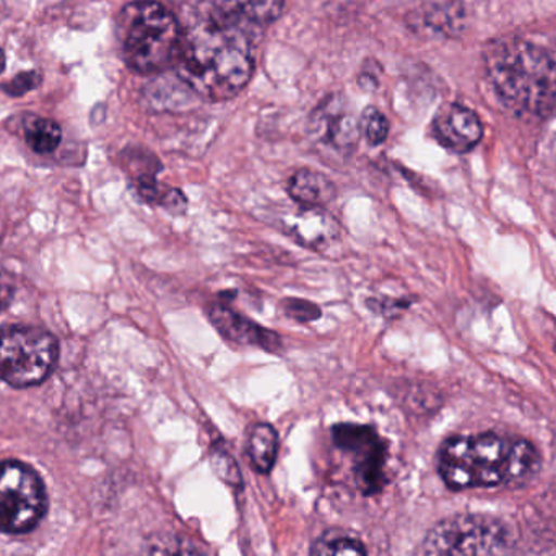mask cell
Segmentation results:
<instances>
[{
	"label": "cell",
	"instance_id": "obj_26",
	"mask_svg": "<svg viewBox=\"0 0 556 556\" xmlns=\"http://www.w3.org/2000/svg\"><path fill=\"white\" fill-rule=\"evenodd\" d=\"M556 350V349H555Z\"/></svg>",
	"mask_w": 556,
	"mask_h": 556
},
{
	"label": "cell",
	"instance_id": "obj_3",
	"mask_svg": "<svg viewBox=\"0 0 556 556\" xmlns=\"http://www.w3.org/2000/svg\"><path fill=\"white\" fill-rule=\"evenodd\" d=\"M486 75L500 100L518 114L547 117L556 111V59L526 39H500L485 54Z\"/></svg>",
	"mask_w": 556,
	"mask_h": 556
},
{
	"label": "cell",
	"instance_id": "obj_1",
	"mask_svg": "<svg viewBox=\"0 0 556 556\" xmlns=\"http://www.w3.org/2000/svg\"><path fill=\"white\" fill-rule=\"evenodd\" d=\"M179 77L208 101H227L250 84L254 71L250 35L214 15L182 31L176 58Z\"/></svg>",
	"mask_w": 556,
	"mask_h": 556
},
{
	"label": "cell",
	"instance_id": "obj_6",
	"mask_svg": "<svg viewBox=\"0 0 556 556\" xmlns=\"http://www.w3.org/2000/svg\"><path fill=\"white\" fill-rule=\"evenodd\" d=\"M59 358V343L38 327L9 326L0 329V381L23 389L41 384Z\"/></svg>",
	"mask_w": 556,
	"mask_h": 556
},
{
	"label": "cell",
	"instance_id": "obj_10",
	"mask_svg": "<svg viewBox=\"0 0 556 556\" xmlns=\"http://www.w3.org/2000/svg\"><path fill=\"white\" fill-rule=\"evenodd\" d=\"M438 142L456 153L469 152L482 140L483 126L469 108L451 103L438 111L433 121Z\"/></svg>",
	"mask_w": 556,
	"mask_h": 556
},
{
	"label": "cell",
	"instance_id": "obj_8",
	"mask_svg": "<svg viewBox=\"0 0 556 556\" xmlns=\"http://www.w3.org/2000/svg\"><path fill=\"white\" fill-rule=\"evenodd\" d=\"M336 446L352 459L356 486L363 495H376L388 483L384 440L366 425L342 424L332 428Z\"/></svg>",
	"mask_w": 556,
	"mask_h": 556
},
{
	"label": "cell",
	"instance_id": "obj_18",
	"mask_svg": "<svg viewBox=\"0 0 556 556\" xmlns=\"http://www.w3.org/2000/svg\"><path fill=\"white\" fill-rule=\"evenodd\" d=\"M359 134L365 137L369 146H381L389 136V121L381 111L376 108H366L359 117Z\"/></svg>",
	"mask_w": 556,
	"mask_h": 556
},
{
	"label": "cell",
	"instance_id": "obj_16",
	"mask_svg": "<svg viewBox=\"0 0 556 556\" xmlns=\"http://www.w3.org/2000/svg\"><path fill=\"white\" fill-rule=\"evenodd\" d=\"M25 140L38 155H49L62 140V129L55 121L33 117L25 126Z\"/></svg>",
	"mask_w": 556,
	"mask_h": 556
},
{
	"label": "cell",
	"instance_id": "obj_24",
	"mask_svg": "<svg viewBox=\"0 0 556 556\" xmlns=\"http://www.w3.org/2000/svg\"><path fill=\"white\" fill-rule=\"evenodd\" d=\"M10 298V290L9 287H7L5 281H3V278L0 277V309H2L3 306H5L7 301H9Z\"/></svg>",
	"mask_w": 556,
	"mask_h": 556
},
{
	"label": "cell",
	"instance_id": "obj_14",
	"mask_svg": "<svg viewBox=\"0 0 556 556\" xmlns=\"http://www.w3.org/2000/svg\"><path fill=\"white\" fill-rule=\"evenodd\" d=\"M287 191L301 207L324 208L337 198L336 185L326 175L313 169H298L291 175Z\"/></svg>",
	"mask_w": 556,
	"mask_h": 556
},
{
	"label": "cell",
	"instance_id": "obj_21",
	"mask_svg": "<svg viewBox=\"0 0 556 556\" xmlns=\"http://www.w3.org/2000/svg\"><path fill=\"white\" fill-rule=\"evenodd\" d=\"M41 85V74L38 72L29 71L22 72V74L16 75L12 80L7 81L3 85V91L10 97H23V94L29 93V91L35 90Z\"/></svg>",
	"mask_w": 556,
	"mask_h": 556
},
{
	"label": "cell",
	"instance_id": "obj_22",
	"mask_svg": "<svg viewBox=\"0 0 556 556\" xmlns=\"http://www.w3.org/2000/svg\"><path fill=\"white\" fill-rule=\"evenodd\" d=\"M212 464H214L215 470L218 476L225 480V482L240 483L241 473L238 470L237 464H235L233 457L225 451L215 450L214 456H212Z\"/></svg>",
	"mask_w": 556,
	"mask_h": 556
},
{
	"label": "cell",
	"instance_id": "obj_9",
	"mask_svg": "<svg viewBox=\"0 0 556 556\" xmlns=\"http://www.w3.org/2000/svg\"><path fill=\"white\" fill-rule=\"evenodd\" d=\"M280 228L303 247L323 250L339 240L342 233L339 220L319 207H300L280 217Z\"/></svg>",
	"mask_w": 556,
	"mask_h": 556
},
{
	"label": "cell",
	"instance_id": "obj_7",
	"mask_svg": "<svg viewBox=\"0 0 556 556\" xmlns=\"http://www.w3.org/2000/svg\"><path fill=\"white\" fill-rule=\"evenodd\" d=\"M48 508L45 483L18 460L0 464V532L25 534L41 521Z\"/></svg>",
	"mask_w": 556,
	"mask_h": 556
},
{
	"label": "cell",
	"instance_id": "obj_23",
	"mask_svg": "<svg viewBox=\"0 0 556 556\" xmlns=\"http://www.w3.org/2000/svg\"><path fill=\"white\" fill-rule=\"evenodd\" d=\"M368 306L371 307V309H375L376 313L382 314V316H389V309H392V314H397L399 309H404V307H407V303L405 301H397V300H388V298H382V300L379 301H368Z\"/></svg>",
	"mask_w": 556,
	"mask_h": 556
},
{
	"label": "cell",
	"instance_id": "obj_5",
	"mask_svg": "<svg viewBox=\"0 0 556 556\" xmlns=\"http://www.w3.org/2000/svg\"><path fill=\"white\" fill-rule=\"evenodd\" d=\"M513 534L492 516L463 515L444 519L428 532L424 556H508Z\"/></svg>",
	"mask_w": 556,
	"mask_h": 556
},
{
	"label": "cell",
	"instance_id": "obj_19",
	"mask_svg": "<svg viewBox=\"0 0 556 556\" xmlns=\"http://www.w3.org/2000/svg\"><path fill=\"white\" fill-rule=\"evenodd\" d=\"M153 556H207L198 547L185 539L169 538L153 545Z\"/></svg>",
	"mask_w": 556,
	"mask_h": 556
},
{
	"label": "cell",
	"instance_id": "obj_12",
	"mask_svg": "<svg viewBox=\"0 0 556 556\" xmlns=\"http://www.w3.org/2000/svg\"><path fill=\"white\" fill-rule=\"evenodd\" d=\"M215 18L250 33L280 16L285 0H207Z\"/></svg>",
	"mask_w": 556,
	"mask_h": 556
},
{
	"label": "cell",
	"instance_id": "obj_17",
	"mask_svg": "<svg viewBox=\"0 0 556 556\" xmlns=\"http://www.w3.org/2000/svg\"><path fill=\"white\" fill-rule=\"evenodd\" d=\"M309 556H366L362 542L349 535L326 534L311 548Z\"/></svg>",
	"mask_w": 556,
	"mask_h": 556
},
{
	"label": "cell",
	"instance_id": "obj_2",
	"mask_svg": "<svg viewBox=\"0 0 556 556\" xmlns=\"http://www.w3.org/2000/svg\"><path fill=\"white\" fill-rule=\"evenodd\" d=\"M541 467L529 441L495 433L454 437L440 451V473L453 490L490 489L528 479Z\"/></svg>",
	"mask_w": 556,
	"mask_h": 556
},
{
	"label": "cell",
	"instance_id": "obj_15",
	"mask_svg": "<svg viewBox=\"0 0 556 556\" xmlns=\"http://www.w3.org/2000/svg\"><path fill=\"white\" fill-rule=\"evenodd\" d=\"M278 434L273 425L256 424L248 437V456L254 469L261 473L273 470L277 460Z\"/></svg>",
	"mask_w": 556,
	"mask_h": 556
},
{
	"label": "cell",
	"instance_id": "obj_11",
	"mask_svg": "<svg viewBox=\"0 0 556 556\" xmlns=\"http://www.w3.org/2000/svg\"><path fill=\"white\" fill-rule=\"evenodd\" d=\"M208 319L218 333L230 342L260 346L269 353H280L283 350V343L278 333L248 319L247 316L225 304H214L208 309Z\"/></svg>",
	"mask_w": 556,
	"mask_h": 556
},
{
	"label": "cell",
	"instance_id": "obj_13",
	"mask_svg": "<svg viewBox=\"0 0 556 556\" xmlns=\"http://www.w3.org/2000/svg\"><path fill=\"white\" fill-rule=\"evenodd\" d=\"M316 132L339 150L353 149L358 143L359 127L339 98H329L313 116Z\"/></svg>",
	"mask_w": 556,
	"mask_h": 556
},
{
	"label": "cell",
	"instance_id": "obj_20",
	"mask_svg": "<svg viewBox=\"0 0 556 556\" xmlns=\"http://www.w3.org/2000/svg\"><path fill=\"white\" fill-rule=\"evenodd\" d=\"M283 309L288 317L298 320V323H313L323 314L320 307L316 303L306 300H298V298H288L283 301Z\"/></svg>",
	"mask_w": 556,
	"mask_h": 556
},
{
	"label": "cell",
	"instance_id": "obj_4",
	"mask_svg": "<svg viewBox=\"0 0 556 556\" xmlns=\"http://www.w3.org/2000/svg\"><path fill=\"white\" fill-rule=\"evenodd\" d=\"M117 35L127 67L137 74H156L175 64L182 29L162 3L137 0L121 10Z\"/></svg>",
	"mask_w": 556,
	"mask_h": 556
},
{
	"label": "cell",
	"instance_id": "obj_25",
	"mask_svg": "<svg viewBox=\"0 0 556 556\" xmlns=\"http://www.w3.org/2000/svg\"><path fill=\"white\" fill-rule=\"evenodd\" d=\"M5 54H3L2 49H0V74L5 71Z\"/></svg>",
	"mask_w": 556,
	"mask_h": 556
}]
</instances>
